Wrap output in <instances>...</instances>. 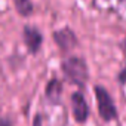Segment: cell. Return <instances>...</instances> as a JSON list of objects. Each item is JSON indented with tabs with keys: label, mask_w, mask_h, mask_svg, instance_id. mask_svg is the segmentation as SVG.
I'll use <instances>...</instances> for the list:
<instances>
[{
	"label": "cell",
	"mask_w": 126,
	"mask_h": 126,
	"mask_svg": "<svg viewBox=\"0 0 126 126\" xmlns=\"http://www.w3.org/2000/svg\"><path fill=\"white\" fill-rule=\"evenodd\" d=\"M61 70L65 80L80 89L86 86L89 82V67L85 58L82 56H68L61 62Z\"/></svg>",
	"instance_id": "6da1fadb"
},
{
	"label": "cell",
	"mask_w": 126,
	"mask_h": 126,
	"mask_svg": "<svg viewBox=\"0 0 126 126\" xmlns=\"http://www.w3.org/2000/svg\"><path fill=\"white\" fill-rule=\"evenodd\" d=\"M94 94L96 99V108H98V116L101 117L102 122L110 123L119 119V111L116 107V102L111 96V94L102 86V85H95L94 86Z\"/></svg>",
	"instance_id": "7a4b0ae2"
},
{
	"label": "cell",
	"mask_w": 126,
	"mask_h": 126,
	"mask_svg": "<svg viewBox=\"0 0 126 126\" xmlns=\"http://www.w3.org/2000/svg\"><path fill=\"white\" fill-rule=\"evenodd\" d=\"M52 37H53L55 45L59 47V50L62 53H68L79 46V39L70 27H64V28L53 31Z\"/></svg>",
	"instance_id": "3957f363"
},
{
	"label": "cell",
	"mask_w": 126,
	"mask_h": 126,
	"mask_svg": "<svg viewBox=\"0 0 126 126\" xmlns=\"http://www.w3.org/2000/svg\"><path fill=\"white\" fill-rule=\"evenodd\" d=\"M70 99H71V113H73L74 120L80 125L86 123L91 116V110H89V105H88V101H86L83 92L82 91L73 92Z\"/></svg>",
	"instance_id": "277c9868"
},
{
	"label": "cell",
	"mask_w": 126,
	"mask_h": 126,
	"mask_svg": "<svg viewBox=\"0 0 126 126\" xmlns=\"http://www.w3.org/2000/svg\"><path fill=\"white\" fill-rule=\"evenodd\" d=\"M22 37H24V43L28 49L30 53H37L43 45V34L40 33L39 28L33 27V25H24L22 28Z\"/></svg>",
	"instance_id": "5b68a950"
},
{
	"label": "cell",
	"mask_w": 126,
	"mask_h": 126,
	"mask_svg": "<svg viewBox=\"0 0 126 126\" xmlns=\"http://www.w3.org/2000/svg\"><path fill=\"white\" fill-rule=\"evenodd\" d=\"M61 95H62V82L58 77H52L45 88V96L52 105H58L61 102Z\"/></svg>",
	"instance_id": "8992f818"
},
{
	"label": "cell",
	"mask_w": 126,
	"mask_h": 126,
	"mask_svg": "<svg viewBox=\"0 0 126 126\" xmlns=\"http://www.w3.org/2000/svg\"><path fill=\"white\" fill-rule=\"evenodd\" d=\"M14 6H15L16 12L24 18L31 16L34 12V5L31 0H14Z\"/></svg>",
	"instance_id": "52a82bcc"
},
{
	"label": "cell",
	"mask_w": 126,
	"mask_h": 126,
	"mask_svg": "<svg viewBox=\"0 0 126 126\" xmlns=\"http://www.w3.org/2000/svg\"><path fill=\"white\" fill-rule=\"evenodd\" d=\"M120 49L123 53V65L116 74V82L119 86H126V39L120 42Z\"/></svg>",
	"instance_id": "ba28073f"
},
{
	"label": "cell",
	"mask_w": 126,
	"mask_h": 126,
	"mask_svg": "<svg viewBox=\"0 0 126 126\" xmlns=\"http://www.w3.org/2000/svg\"><path fill=\"white\" fill-rule=\"evenodd\" d=\"M0 126H12V122L9 119L3 117V119H0Z\"/></svg>",
	"instance_id": "9c48e42d"
},
{
	"label": "cell",
	"mask_w": 126,
	"mask_h": 126,
	"mask_svg": "<svg viewBox=\"0 0 126 126\" xmlns=\"http://www.w3.org/2000/svg\"><path fill=\"white\" fill-rule=\"evenodd\" d=\"M117 3H119V5H125V3H126V0H117Z\"/></svg>",
	"instance_id": "30bf717a"
}]
</instances>
